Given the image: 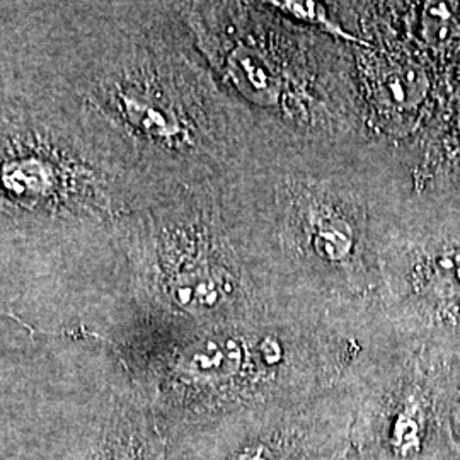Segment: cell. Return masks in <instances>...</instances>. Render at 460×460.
Returning <instances> with one entry per match:
<instances>
[{
    "mask_svg": "<svg viewBox=\"0 0 460 460\" xmlns=\"http://www.w3.org/2000/svg\"><path fill=\"white\" fill-rule=\"evenodd\" d=\"M314 246L317 252L331 261L343 260L353 246L351 232L346 222L338 218L324 220L314 235Z\"/></svg>",
    "mask_w": 460,
    "mask_h": 460,
    "instance_id": "cell-7",
    "label": "cell"
},
{
    "mask_svg": "<svg viewBox=\"0 0 460 460\" xmlns=\"http://www.w3.org/2000/svg\"><path fill=\"white\" fill-rule=\"evenodd\" d=\"M165 263L161 290L176 311L191 317H207L226 304L229 279L208 258L174 254Z\"/></svg>",
    "mask_w": 460,
    "mask_h": 460,
    "instance_id": "cell-3",
    "label": "cell"
},
{
    "mask_svg": "<svg viewBox=\"0 0 460 460\" xmlns=\"http://www.w3.org/2000/svg\"><path fill=\"white\" fill-rule=\"evenodd\" d=\"M433 287L447 296L460 298V249H448L429 264Z\"/></svg>",
    "mask_w": 460,
    "mask_h": 460,
    "instance_id": "cell-8",
    "label": "cell"
},
{
    "mask_svg": "<svg viewBox=\"0 0 460 460\" xmlns=\"http://www.w3.org/2000/svg\"><path fill=\"white\" fill-rule=\"evenodd\" d=\"M147 435L127 410H115L101 428L89 460H148Z\"/></svg>",
    "mask_w": 460,
    "mask_h": 460,
    "instance_id": "cell-4",
    "label": "cell"
},
{
    "mask_svg": "<svg viewBox=\"0 0 460 460\" xmlns=\"http://www.w3.org/2000/svg\"><path fill=\"white\" fill-rule=\"evenodd\" d=\"M459 123H460V119H459Z\"/></svg>",
    "mask_w": 460,
    "mask_h": 460,
    "instance_id": "cell-12",
    "label": "cell"
},
{
    "mask_svg": "<svg viewBox=\"0 0 460 460\" xmlns=\"http://www.w3.org/2000/svg\"><path fill=\"white\" fill-rule=\"evenodd\" d=\"M427 77L414 66H395L385 72L380 83L384 98L395 106L411 108L427 94Z\"/></svg>",
    "mask_w": 460,
    "mask_h": 460,
    "instance_id": "cell-6",
    "label": "cell"
},
{
    "mask_svg": "<svg viewBox=\"0 0 460 460\" xmlns=\"http://www.w3.org/2000/svg\"><path fill=\"white\" fill-rule=\"evenodd\" d=\"M260 459V457H258V456H252V457H249V460H258ZM237 460H244L243 459V457H239V459Z\"/></svg>",
    "mask_w": 460,
    "mask_h": 460,
    "instance_id": "cell-11",
    "label": "cell"
},
{
    "mask_svg": "<svg viewBox=\"0 0 460 460\" xmlns=\"http://www.w3.org/2000/svg\"><path fill=\"white\" fill-rule=\"evenodd\" d=\"M243 346L226 334L198 336L176 348L167 363V380L174 393L190 399L215 389L237 376Z\"/></svg>",
    "mask_w": 460,
    "mask_h": 460,
    "instance_id": "cell-2",
    "label": "cell"
},
{
    "mask_svg": "<svg viewBox=\"0 0 460 460\" xmlns=\"http://www.w3.org/2000/svg\"><path fill=\"white\" fill-rule=\"evenodd\" d=\"M230 77L247 99L258 104H273L279 99V83L263 58L252 49H234L227 60Z\"/></svg>",
    "mask_w": 460,
    "mask_h": 460,
    "instance_id": "cell-5",
    "label": "cell"
},
{
    "mask_svg": "<svg viewBox=\"0 0 460 460\" xmlns=\"http://www.w3.org/2000/svg\"><path fill=\"white\" fill-rule=\"evenodd\" d=\"M0 210L24 220L98 218L106 191L85 147L36 116L0 115Z\"/></svg>",
    "mask_w": 460,
    "mask_h": 460,
    "instance_id": "cell-1",
    "label": "cell"
},
{
    "mask_svg": "<svg viewBox=\"0 0 460 460\" xmlns=\"http://www.w3.org/2000/svg\"><path fill=\"white\" fill-rule=\"evenodd\" d=\"M0 315H7V317H13V319H16L17 323H21V324H22V326H26V328L30 329V331H31V332H33V329H31V326H28V324H24V323H22V321H21V319H19V317H16V315H14V314L5 313V311H0Z\"/></svg>",
    "mask_w": 460,
    "mask_h": 460,
    "instance_id": "cell-10",
    "label": "cell"
},
{
    "mask_svg": "<svg viewBox=\"0 0 460 460\" xmlns=\"http://www.w3.org/2000/svg\"><path fill=\"white\" fill-rule=\"evenodd\" d=\"M275 7H279V11L290 14V16L296 17V19H302L305 22H314L321 28H324L329 33L336 34V36H341L346 40H351V41H357V38L349 36V33L343 31L340 26L332 24L331 19L326 16L324 9L319 5V4H314V2H271Z\"/></svg>",
    "mask_w": 460,
    "mask_h": 460,
    "instance_id": "cell-9",
    "label": "cell"
}]
</instances>
